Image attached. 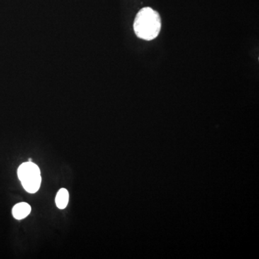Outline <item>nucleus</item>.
<instances>
[{
  "instance_id": "1",
  "label": "nucleus",
  "mask_w": 259,
  "mask_h": 259,
  "mask_svg": "<svg viewBox=\"0 0 259 259\" xmlns=\"http://www.w3.org/2000/svg\"><path fill=\"white\" fill-rule=\"evenodd\" d=\"M134 28L139 38L152 40L158 36L161 30V17L152 8H143L135 18Z\"/></svg>"
},
{
  "instance_id": "2",
  "label": "nucleus",
  "mask_w": 259,
  "mask_h": 259,
  "mask_svg": "<svg viewBox=\"0 0 259 259\" xmlns=\"http://www.w3.org/2000/svg\"><path fill=\"white\" fill-rule=\"evenodd\" d=\"M19 180L23 188L29 193L34 194L38 191L41 183V176L39 167L32 161L22 163L18 170Z\"/></svg>"
},
{
  "instance_id": "3",
  "label": "nucleus",
  "mask_w": 259,
  "mask_h": 259,
  "mask_svg": "<svg viewBox=\"0 0 259 259\" xmlns=\"http://www.w3.org/2000/svg\"><path fill=\"white\" fill-rule=\"evenodd\" d=\"M31 212V207L30 204L25 202H20L15 204L13 208V217L17 220H23L27 217Z\"/></svg>"
},
{
  "instance_id": "4",
  "label": "nucleus",
  "mask_w": 259,
  "mask_h": 259,
  "mask_svg": "<svg viewBox=\"0 0 259 259\" xmlns=\"http://www.w3.org/2000/svg\"><path fill=\"white\" fill-rule=\"evenodd\" d=\"M69 192L66 189L62 188L58 192L56 197V204L58 208L64 209L67 207L69 203Z\"/></svg>"
},
{
  "instance_id": "5",
  "label": "nucleus",
  "mask_w": 259,
  "mask_h": 259,
  "mask_svg": "<svg viewBox=\"0 0 259 259\" xmlns=\"http://www.w3.org/2000/svg\"><path fill=\"white\" fill-rule=\"evenodd\" d=\"M28 161H32L31 158H29Z\"/></svg>"
}]
</instances>
